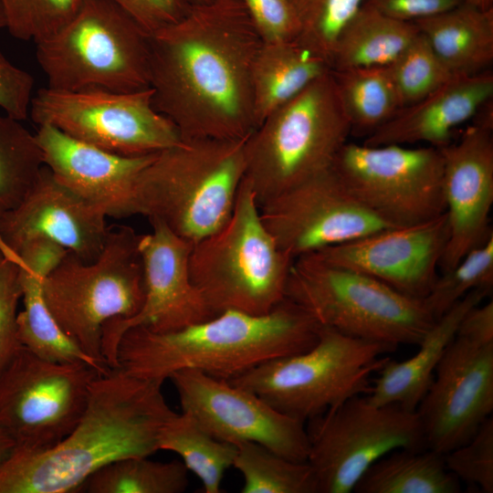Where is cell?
<instances>
[{
  "mask_svg": "<svg viewBox=\"0 0 493 493\" xmlns=\"http://www.w3.org/2000/svg\"><path fill=\"white\" fill-rule=\"evenodd\" d=\"M262 42L241 0L191 6L150 35L155 109L182 139H245L257 127L251 74Z\"/></svg>",
  "mask_w": 493,
  "mask_h": 493,
  "instance_id": "obj_1",
  "label": "cell"
},
{
  "mask_svg": "<svg viewBox=\"0 0 493 493\" xmlns=\"http://www.w3.org/2000/svg\"><path fill=\"white\" fill-rule=\"evenodd\" d=\"M159 382L110 369L93 382L74 429L46 450L15 447L0 464V493L77 491L95 471L159 450L161 430L173 412Z\"/></svg>",
  "mask_w": 493,
  "mask_h": 493,
  "instance_id": "obj_2",
  "label": "cell"
},
{
  "mask_svg": "<svg viewBox=\"0 0 493 493\" xmlns=\"http://www.w3.org/2000/svg\"><path fill=\"white\" fill-rule=\"evenodd\" d=\"M320 329L307 311L287 298L264 315L226 310L166 332L136 326L120 339L117 369L161 383L187 369L230 380L267 361L309 350Z\"/></svg>",
  "mask_w": 493,
  "mask_h": 493,
  "instance_id": "obj_3",
  "label": "cell"
},
{
  "mask_svg": "<svg viewBox=\"0 0 493 493\" xmlns=\"http://www.w3.org/2000/svg\"><path fill=\"white\" fill-rule=\"evenodd\" d=\"M246 138L182 139L157 152L137 181V215L194 244L216 232L245 175Z\"/></svg>",
  "mask_w": 493,
  "mask_h": 493,
  "instance_id": "obj_4",
  "label": "cell"
},
{
  "mask_svg": "<svg viewBox=\"0 0 493 493\" xmlns=\"http://www.w3.org/2000/svg\"><path fill=\"white\" fill-rule=\"evenodd\" d=\"M351 125L331 69L267 115L245 142L258 206L330 168Z\"/></svg>",
  "mask_w": 493,
  "mask_h": 493,
  "instance_id": "obj_5",
  "label": "cell"
},
{
  "mask_svg": "<svg viewBox=\"0 0 493 493\" xmlns=\"http://www.w3.org/2000/svg\"><path fill=\"white\" fill-rule=\"evenodd\" d=\"M293 261L265 226L243 178L227 222L194 244L189 270L215 315L226 310L264 315L285 299Z\"/></svg>",
  "mask_w": 493,
  "mask_h": 493,
  "instance_id": "obj_6",
  "label": "cell"
},
{
  "mask_svg": "<svg viewBox=\"0 0 493 493\" xmlns=\"http://www.w3.org/2000/svg\"><path fill=\"white\" fill-rule=\"evenodd\" d=\"M285 298L322 327L395 348L417 346L435 320L424 299L314 253L294 259Z\"/></svg>",
  "mask_w": 493,
  "mask_h": 493,
  "instance_id": "obj_7",
  "label": "cell"
},
{
  "mask_svg": "<svg viewBox=\"0 0 493 493\" xmlns=\"http://www.w3.org/2000/svg\"><path fill=\"white\" fill-rule=\"evenodd\" d=\"M140 238L129 226L110 227L95 260L68 252L43 281L45 301L62 330L105 372L104 325L131 318L144 300Z\"/></svg>",
  "mask_w": 493,
  "mask_h": 493,
  "instance_id": "obj_8",
  "label": "cell"
},
{
  "mask_svg": "<svg viewBox=\"0 0 493 493\" xmlns=\"http://www.w3.org/2000/svg\"><path fill=\"white\" fill-rule=\"evenodd\" d=\"M396 349L320 326L309 350L267 361L228 381L306 423L354 396L369 394L372 374Z\"/></svg>",
  "mask_w": 493,
  "mask_h": 493,
  "instance_id": "obj_9",
  "label": "cell"
},
{
  "mask_svg": "<svg viewBox=\"0 0 493 493\" xmlns=\"http://www.w3.org/2000/svg\"><path fill=\"white\" fill-rule=\"evenodd\" d=\"M36 45L49 89L150 88V34L110 0H85L63 28Z\"/></svg>",
  "mask_w": 493,
  "mask_h": 493,
  "instance_id": "obj_10",
  "label": "cell"
},
{
  "mask_svg": "<svg viewBox=\"0 0 493 493\" xmlns=\"http://www.w3.org/2000/svg\"><path fill=\"white\" fill-rule=\"evenodd\" d=\"M307 463L318 493H350L378 459L396 449H425L419 415L397 404L354 396L307 421Z\"/></svg>",
  "mask_w": 493,
  "mask_h": 493,
  "instance_id": "obj_11",
  "label": "cell"
},
{
  "mask_svg": "<svg viewBox=\"0 0 493 493\" xmlns=\"http://www.w3.org/2000/svg\"><path fill=\"white\" fill-rule=\"evenodd\" d=\"M331 168L361 204L391 226L419 224L446 211L438 148L347 142Z\"/></svg>",
  "mask_w": 493,
  "mask_h": 493,
  "instance_id": "obj_12",
  "label": "cell"
},
{
  "mask_svg": "<svg viewBox=\"0 0 493 493\" xmlns=\"http://www.w3.org/2000/svg\"><path fill=\"white\" fill-rule=\"evenodd\" d=\"M101 373L85 362L44 360L21 346L0 372V427L16 448L53 447L79 423Z\"/></svg>",
  "mask_w": 493,
  "mask_h": 493,
  "instance_id": "obj_13",
  "label": "cell"
},
{
  "mask_svg": "<svg viewBox=\"0 0 493 493\" xmlns=\"http://www.w3.org/2000/svg\"><path fill=\"white\" fill-rule=\"evenodd\" d=\"M29 115L68 136L121 155L159 152L182 141L175 125L159 112L151 88L120 92L100 89H38Z\"/></svg>",
  "mask_w": 493,
  "mask_h": 493,
  "instance_id": "obj_14",
  "label": "cell"
},
{
  "mask_svg": "<svg viewBox=\"0 0 493 493\" xmlns=\"http://www.w3.org/2000/svg\"><path fill=\"white\" fill-rule=\"evenodd\" d=\"M182 412L217 440L233 445L252 442L295 462H307L306 423L275 409L256 393L196 370L169 378Z\"/></svg>",
  "mask_w": 493,
  "mask_h": 493,
  "instance_id": "obj_15",
  "label": "cell"
},
{
  "mask_svg": "<svg viewBox=\"0 0 493 493\" xmlns=\"http://www.w3.org/2000/svg\"><path fill=\"white\" fill-rule=\"evenodd\" d=\"M259 209L278 246L294 259L392 227L352 195L331 166Z\"/></svg>",
  "mask_w": 493,
  "mask_h": 493,
  "instance_id": "obj_16",
  "label": "cell"
},
{
  "mask_svg": "<svg viewBox=\"0 0 493 493\" xmlns=\"http://www.w3.org/2000/svg\"><path fill=\"white\" fill-rule=\"evenodd\" d=\"M152 231L141 235L144 300L129 319L108 321L102 331V355L110 369L117 368L116 350L121 335L131 327L156 332L176 330L215 316L192 282L189 259L194 243L163 224L150 221Z\"/></svg>",
  "mask_w": 493,
  "mask_h": 493,
  "instance_id": "obj_17",
  "label": "cell"
},
{
  "mask_svg": "<svg viewBox=\"0 0 493 493\" xmlns=\"http://www.w3.org/2000/svg\"><path fill=\"white\" fill-rule=\"evenodd\" d=\"M493 411V343L456 336L421 400L425 446L441 455L467 442Z\"/></svg>",
  "mask_w": 493,
  "mask_h": 493,
  "instance_id": "obj_18",
  "label": "cell"
},
{
  "mask_svg": "<svg viewBox=\"0 0 493 493\" xmlns=\"http://www.w3.org/2000/svg\"><path fill=\"white\" fill-rule=\"evenodd\" d=\"M448 239L446 213L425 222L383 228L318 252L323 260L370 276L423 299L438 277Z\"/></svg>",
  "mask_w": 493,
  "mask_h": 493,
  "instance_id": "obj_19",
  "label": "cell"
},
{
  "mask_svg": "<svg viewBox=\"0 0 493 493\" xmlns=\"http://www.w3.org/2000/svg\"><path fill=\"white\" fill-rule=\"evenodd\" d=\"M456 142L440 149L448 239L440 262L442 271L456 266L493 231V118L478 115Z\"/></svg>",
  "mask_w": 493,
  "mask_h": 493,
  "instance_id": "obj_20",
  "label": "cell"
},
{
  "mask_svg": "<svg viewBox=\"0 0 493 493\" xmlns=\"http://www.w3.org/2000/svg\"><path fill=\"white\" fill-rule=\"evenodd\" d=\"M106 215L59 183L43 166L23 200L0 215V246L15 255L35 238L52 240L84 262L100 254Z\"/></svg>",
  "mask_w": 493,
  "mask_h": 493,
  "instance_id": "obj_21",
  "label": "cell"
},
{
  "mask_svg": "<svg viewBox=\"0 0 493 493\" xmlns=\"http://www.w3.org/2000/svg\"><path fill=\"white\" fill-rule=\"evenodd\" d=\"M37 126L35 136L44 164L59 183L107 217L137 215V181L157 152L117 154L72 138L51 125Z\"/></svg>",
  "mask_w": 493,
  "mask_h": 493,
  "instance_id": "obj_22",
  "label": "cell"
},
{
  "mask_svg": "<svg viewBox=\"0 0 493 493\" xmlns=\"http://www.w3.org/2000/svg\"><path fill=\"white\" fill-rule=\"evenodd\" d=\"M492 98L493 74L489 69L453 77L423 99L401 108L362 143L377 146L423 142L441 149L451 142L455 130L473 120Z\"/></svg>",
  "mask_w": 493,
  "mask_h": 493,
  "instance_id": "obj_23",
  "label": "cell"
},
{
  "mask_svg": "<svg viewBox=\"0 0 493 493\" xmlns=\"http://www.w3.org/2000/svg\"><path fill=\"white\" fill-rule=\"evenodd\" d=\"M490 292L487 288L470 291L435 320L413 356L401 362L389 359L372 381L369 401L376 405L397 404L416 411L463 317Z\"/></svg>",
  "mask_w": 493,
  "mask_h": 493,
  "instance_id": "obj_24",
  "label": "cell"
},
{
  "mask_svg": "<svg viewBox=\"0 0 493 493\" xmlns=\"http://www.w3.org/2000/svg\"><path fill=\"white\" fill-rule=\"evenodd\" d=\"M414 24L453 76L488 70L493 61V7L463 2Z\"/></svg>",
  "mask_w": 493,
  "mask_h": 493,
  "instance_id": "obj_25",
  "label": "cell"
},
{
  "mask_svg": "<svg viewBox=\"0 0 493 493\" xmlns=\"http://www.w3.org/2000/svg\"><path fill=\"white\" fill-rule=\"evenodd\" d=\"M330 70V65L323 58L298 41L262 43L251 74L257 126Z\"/></svg>",
  "mask_w": 493,
  "mask_h": 493,
  "instance_id": "obj_26",
  "label": "cell"
},
{
  "mask_svg": "<svg viewBox=\"0 0 493 493\" xmlns=\"http://www.w3.org/2000/svg\"><path fill=\"white\" fill-rule=\"evenodd\" d=\"M418 34L414 23L389 17L362 4L337 38L330 69L388 66Z\"/></svg>",
  "mask_w": 493,
  "mask_h": 493,
  "instance_id": "obj_27",
  "label": "cell"
},
{
  "mask_svg": "<svg viewBox=\"0 0 493 493\" xmlns=\"http://www.w3.org/2000/svg\"><path fill=\"white\" fill-rule=\"evenodd\" d=\"M460 480L431 449H396L374 462L357 482L356 493H458Z\"/></svg>",
  "mask_w": 493,
  "mask_h": 493,
  "instance_id": "obj_28",
  "label": "cell"
},
{
  "mask_svg": "<svg viewBox=\"0 0 493 493\" xmlns=\"http://www.w3.org/2000/svg\"><path fill=\"white\" fill-rule=\"evenodd\" d=\"M19 277L24 305L17 315V338L21 345L47 361L85 362L102 373L107 372L75 344L51 314L43 295L45 278L21 267Z\"/></svg>",
  "mask_w": 493,
  "mask_h": 493,
  "instance_id": "obj_29",
  "label": "cell"
},
{
  "mask_svg": "<svg viewBox=\"0 0 493 493\" xmlns=\"http://www.w3.org/2000/svg\"><path fill=\"white\" fill-rule=\"evenodd\" d=\"M351 125V133L368 136L403 108L388 66L332 70Z\"/></svg>",
  "mask_w": 493,
  "mask_h": 493,
  "instance_id": "obj_30",
  "label": "cell"
},
{
  "mask_svg": "<svg viewBox=\"0 0 493 493\" xmlns=\"http://www.w3.org/2000/svg\"><path fill=\"white\" fill-rule=\"evenodd\" d=\"M159 450L180 456L186 468L200 479L204 492L219 493L226 471L233 467L236 445L217 440L189 414L175 413L163 426Z\"/></svg>",
  "mask_w": 493,
  "mask_h": 493,
  "instance_id": "obj_31",
  "label": "cell"
},
{
  "mask_svg": "<svg viewBox=\"0 0 493 493\" xmlns=\"http://www.w3.org/2000/svg\"><path fill=\"white\" fill-rule=\"evenodd\" d=\"M189 470L182 461H153L149 456L124 457L90 475L78 488L89 493H181Z\"/></svg>",
  "mask_w": 493,
  "mask_h": 493,
  "instance_id": "obj_32",
  "label": "cell"
},
{
  "mask_svg": "<svg viewBox=\"0 0 493 493\" xmlns=\"http://www.w3.org/2000/svg\"><path fill=\"white\" fill-rule=\"evenodd\" d=\"M236 446L233 467L243 477L242 493H318L307 462L291 461L257 443Z\"/></svg>",
  "mask_w": 493,
  "mask_h": 493,
  "instance_id": "obj_33",
  "label": "cell"
},
{
  "mask_svg": "<svg viewBox=\"0 0 493 493\" xmlns=\"http://www.w3.org/2000/svg\"><path fill=\"white\" fill-rule=\"evenodd\" d=\"M44 165L35 134L0 114V215L23 200Z\"/></svg>",
  "mask_w": 493,
  "mask_h": 493,
  "instance_id": "obj_34",
  "label": "cell"
},
{
  "mask_svg": "<svg viewBox=\"0 0 493 493\" xmlns=\"http://www.w3.org/2000/svg\"><path fill=\"white\" fill-rule=\"evenodd\" d=\"M492 287L493 236L471 249L452 268L442 271L423 299L436 320L470 291L491 290Z\"/></svg>",
  "mask_w": 493,
  "mask_h": 493,
  "instance_id": "obj_35",
  "label": "cell"
},
{
  "mask_svg": "<svg viewBox=\"0 0 493 493\" xmlns=\"http://www.w3.org/2000/svg\"><path fill=\"white\" fill-rule=\"evenodd\" d=\"M300 25L296 41L330 67L337 38L363 0H289Z\"/></svg>",
  "mask_w": 493,
  "mask_h": 493,
  "instance_id": "obj_36",
  "label": "cell"
},
{
  "mask_svg": "<svg viewBox=\"0 0 493 493\" xmlns=\"http://www.w3.org/2000/svg\"><path fill=\"white\" fill-rule=\"evenodd\" d=\"M388 68L403 107L423 99L455 77L420 31Z\"/></svg>",
  "mask_w": 493,
  "mask_h": 493,
  "instance_id": "obj_37",
  "label": "cell"
},
{
  "mask_svg": "<svg viewBox=\"0 0 493 493\" xmlns=\"http://www.w3.org/2000/svg\"><path fill=\"white\" fill-rule=\"evenodd\" d=\"M5 27L16 38L36 44L57 34L85 0H0Z\"/></svg>",
  "mask_w": 493,
  "mask_h": 493,
  "instance_id": "obj_38",
  "label": "cell"
},
{
  "mask_svg": "<svg viewBox=\"0 0 493 493\" xmlns=\"http://www.w3.org/2000/svg\"><path fill=\"white\" fill-rule=\"evenodd\" d=\"M446 468L483 493L493 492V418H487L465 444L443 455Z\"/></svg>",
  "mask_w": 493,
  "mask_h": 493,
  "instance_id": "obj_39",
  "label": "cell"
},
{
  "mask_svg": "<svg viewBox=\"0 0 493 493\" xmlns=\"http://www.w3.org/2000/svg\"><path fill=\"white\" fill-rule=\"evenodd\" d=\"M21 297L18 264L0 246V372L22 346L17 338Z\"/></svg>",
  "mask_w": 493,
  "mask_h": 493,
  "instance_id": "obj_40",
  "label": "cell"
},
{
  "mask_svg": "<svg viewBox=\"0 0 493 493\" xmlns=\"http://www.w3.org/2000/svg\"><path fill=\"white\" fill-rule=\"evenodd\" d=\"M262 43L296 41L300 33L289 0H241Z\"/></svg>",
  "mask_w": 493,
  "mask_h": 493,
  "instance_id": "obj_41",
  "label": "cell"
},
{
  "mask_svg": "<svg viewBox=\"0 0 493 493\" xmlns=\"http://www.w3.org/2000/svg\"><path fill=\"white\" fill-rule=\"evenodd\" d=\"M35 80L32 75L12 64L0 51V109L19 121L29 115Z\"/></svg>",
  "mask_w": 493,
  "mask_h": 493,
  "instance_id": "obj_42",
  "label": "cell"
},
{
  "mask_svg": "<svg viewBox=\"0 0 493 493\" xmlns=\"http://www.w3.org/2000/svg\"><path fill=\"white\" fill-rule=\"evenodd\" d=\"M150 35L168 26L190 9L185 0H110Z\"/></svg>",
  "mask_w": 493,
  "mask_h": 493,
  "instance_id": "obj_43",
  "label": "cell"
},
{
  "mask_svg": "<svg viewBox=\"0 0 493 493\" xmlns=\"http://www.w3.org/2000/svg\"><path fill=\"white\" fill-rule=\"evenodd\" d=\"M463 2L464 0H363L362 4L389 17L414 23Z\"/></svg>",
  "mask_w": 493,
  "mask_h": 493,
  "instance_id": "obj_44",
  "label": "cell"
},
{
  "mask_svg": "<svg viewBox=\"0 0 493 493\" xmlns=\"http://www.w3.org/2000/svg\"><path fill=\"white\" fill-rule=\"evenodd\" d=\"M68 253L66 248L52 240L35 238L26 242L17 253L10 256L15 258L19 267L46 278Z\"/></svg>",
  "mask_w": 493,
  "mask_h": 493,
  "instance_id": "obj_45",
  "label": "cell"
},
{
  "mask_svg": "<svg viewBox=\"0 0 493 493\" xmlns=\"http://www.w3.org/2000/svg\"><path fill=\"white\" fill-rule=\"evenodd\" d=\"M456 335L474 343L492 344L493 301L471 308L463 317Z\"/></svg>",
  "mask_w": 493,
  "mask_h": 493,
  "instance_id": "obj_46",
  "label": "cell"
},
{
  "mask_svg": "<svg viewBox=\"0 0 493 493\" xmlns=\"http://www.w3.org/2000/svg\"><path fill=\"white\" fill-rule=\"evenodd\" d=\"M16 446L12 437L0 427V464L7 458Z\"/></svg>",
  "mask_w": 493,
  "mask_h": 493,
  "instance_id": "obj_47",
  "label": "cell"
},
{
  "mask_svg": "<svg viewBox=\"0 0 493 493\" xmlns=\"http://www.w3.org/2000/svg\"><path fill=\"white\" fill-rule=\"evenodd\" d=\"M464 2L483 9L493 7V0H464Z\"/></svg>",
  "mask_w": 493,
  "mask_h": 493,
  "instance_id": "obj_48",
  "label": "cell"
},
{
  "mask_svg": "<svg viewBox=\"0 0 493 493\" xmlns=\"http://www.w3.org/2000/svg\"><path fill=\"white\" fill-rule=\"evenodd\" d=\"M212 1H214V0H185V2H186L190 6L205 5V4L210 3V2H212Z\"/></svg>",
  "mask_w": 493,
  "mask_h": 493,
  "instance_id": "obj_49",
  "label": "cell"
},
{
  "mask_svg": "<svg viewBox=\"0 0 493 493\" xmlns=\"http://www.w3.org/2000/svg\"><path fill=\"white\" fill-rule=\"evenodd\" d=\"M5 27V17L2 4L0 2V28Z\"/></svg>",
  "mask_w": 493,
  "mask_h": 493,
  "instance_id": "obj_50",
  "label": "cell"
}]
</instances>
